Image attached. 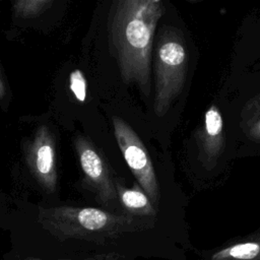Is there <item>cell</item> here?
Segmentation results:
<instances>
[{"label":"cell","instance_id":"obj_2","mask_svg":"<svg viewBox=\"0 0 260 260\" xmlns=\"http://www.w3.org/2000/svg\"><path fill=\"white\" fill-rule=\"evenodd\" d=\"M38 221L60 241L77 239L95 243H105L141 226V222L134 216L94 207H41Z\"/></svg>","mask_w":260,"mask_h":260},{"label":"cell","instance_id":"obj_6","mask_svg":"<svg viewBox=\"0 0 260 260\" xmlns=\"http://www.w3.org/2000/svg\"><path fill=\"white\" fill-rule=\"evenodd\" d=\"M26 164L39 185L53 193L57 187L56 143L51 130L41 125L28 142L25 150Z\"/></svg>","mask_w":260,"mask_h":260},{"label":"cell","instance_id":"obj_13","mask_svg":"<svg viewBox=\"0 0 260 260\" xmlns=\"http://www.w3.org/2000/svg\"><path fill=\"white\" fill-rule=\"evenodd\" d=\"M4 93H5V87H4L3 82H2L1 79H0V98H3Z\"/></svg>","mask_w":260,"mask_h":260},{"label":"cell","instance_id":"obj_5","mask_svg":"<svg viewBox=\"0 0 260 260\" xmlns=\"http://www.w3.org/2000/svg\"><path fill=\"white\" fill-rule=\"evenodd\" d=\"M74 146L87 184L103 205L113 206L118 201V196L105 158L92 142L82 135L75 138Z\"/></svg>","mask_w":260,"mask_h":260},{"label":"cell","instance_id":"obj_8","mask_svg":"<svg viewBox=\"0 0 260 260\" xmlns=\"http://www.w3.org/2000/svg\"><path fill=\"white\" fill-rule=\"evenodd\" d=\"M114 182L118 201L121 203L128 215L152 216L155 214V206L138 184L135 183L131 188H127L121 185L118 181Z\"/></svg>","mask_w":260,"mask_h":260},{"label":"cell","instance_id":"obj_9","mask_svg":"<svg viewBox=\"0 0 260 260\" xmlns=\"http://www.w3.org/2000/svg\"><path fill=\"white\" fill-rule=\"evenodd\" d=\"M240 125L250 140L260 143V92L244 105Z\"/></svg>","mask_w":260,"mask_h":260},{"label":"cell","instance_id":"obj_10","mask_svg":"<svg viewBox=\"0 0 260 260\" xmlns=\"http://www.w3.org/2000/svg\"><path fill=\"white\" fill-rule=\"evenodd\" d=\"M212 260H260V239L226 247L215 253Z\"/></svg>","mask_w":260,"mask_h":260},{"label":"cell","instance_id":"obj_7","mask_svg":"<svg viewBox=\"0 0 260 260\" xmlns=\"http://www.w3.org/2000/svg\"><path fill=\"white\" fill-rule=\"evenodd\" d=\"M196 142L201 164L208 171L213 169L225 144L223 120L216 105H211L205 112L203 123L196 134Z\"/></svg>","mask_w":260,"mask_h":260},{"label":"cell","instance_id":"obj_1","mask_svg":"<svg viewBox=\"0 0 260 260\" xmlns=\"http://www.w3.org/2000/svg\"><path fill=\"white\" fill-rule=\"evenodd\" d=\"M164 4L159 0H120L115 3L109 35L123 81L135 83L147 95L153 36Z\"/></svg>","mask_w":260,"mask_h":260},{"label":"cell","instance_id":"obj_12","mask_svg":"<svg viewBox=\"0 0 260 260\" xmlns=\"http://www.w3.org/2000/svg\"><path fill=\"white\" fill-rule=\"evenodd\" d=\"M69 86L76 100L84 102L86 99V79L79 69H74L69 75Z\"/></svg>","mask_w":260,"mask_h":260},{"label":"cell","instance_id":"obj_14","mask_svg":"<svg viewBox=\"0 0 260 260\" xmlns=\"http://www.w3.org/2000/svg\"><path fill=\"white\" fill-rule=\"evenodd\" d=\"M24 260H42V259H39V258H32V257H28V258H26V259H24Z\"/></svg>","mask_w":260,"mask_h":260},{"label":"cell","instance_id":"obj_4","mask_svg":"<svg viewBox=\"0 0 260 260\" xmlns=\"http://www.w3.org/2000/svg\"><path fill=\"white\" fill-rule=\"evenodd\" d=\"M113 127L118 146L137 184L156 206L159 201V185L145 145L136 132L121 118L113 117Z\"/></svg>","mask_w":260,"mask_h":260},{"label":"cell","instance_id":"obj_3","mask_svg":"<svg viewBox=\"0 0 260 260\" xmlns=\"http://www.w3.org/2000/svg\"><path fill=\"white\" fill-rule=\"evenodd\" d=\"M188 55L184 39L174 27H164L154 59V113L162 117L185 85Z\"/></svg>","mask_w":260,"mask_h":260},{"label":"cell","instance_id":"obj_11","mask_svg":"<svg viewBox=\"0 0 260 260\" xmlns=\"http://www.w3.org/2000/svg\"><path fill=\"white\" fill-rule=\"evenodd\" d=\"M52 3L51 0H19L12 2V5L17 17L29 18L41 14Z\"/></svg>","mask_w":260,"mask_h":260}]
</instances>
